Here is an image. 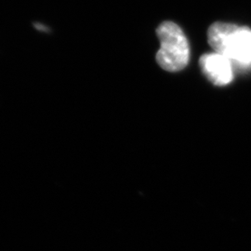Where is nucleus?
Returning <instances> with one entry per match:
<instances>
[{"mask_svg":"<svg viewBox=\"0 0 251 251\" xmlns=\"http://www.w3.org/2000/svg\"><path fill=\"white\" fill-rule=\"evenodd\" d=\"M207 40L215 52L242 65L251 64V29L217 22L207 31Z\"/></svg>","mask_w":251,"mask_h":251,"instance_id":"f257e3e1","label":"nucleus"},{"mask_svg":"<svg viewBox=\"0 0 251 251\" xmlns=\"http://www.w3.org/2000/svg\"><path fill=\"white\" fill-rule=\"evenodd\" d=\"M160 49L156 61L169 72H178L186 67L190 58L188 40L181 28L173 22H163L156 29Z\"/></svg>","mask_w":251,"mask_h":251,"instance_id":"f03ea898","label":"nucleus"},{"mask_svg":"<svg viewBox=\"0 0 251 251\" xmlns=\"http://www.w3.org/2000/svg\"><path fill=\"white\" fill-rule=\"evenodd\" d=\"M199 65L204 75L216 86H225L233 80L231 61L222 54H204L199 60Z\"/></svg>","mask_w":251,"mask_h":251,"instance_id":"7ed1b4c3","label":"nucleus"}]
</instances>
